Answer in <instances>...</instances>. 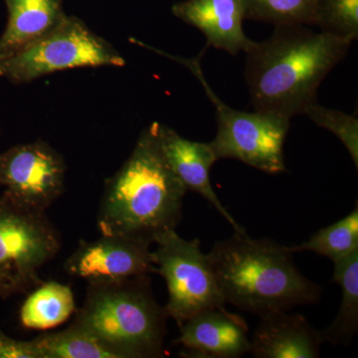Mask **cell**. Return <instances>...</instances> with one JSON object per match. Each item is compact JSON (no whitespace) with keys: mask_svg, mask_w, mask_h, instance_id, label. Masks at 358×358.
I'll list each match as a JSON object with an SVG mask.
<instances>
[{"mask_svg":"<svg viewBox=\"0 0 358 358\" xmlns=\"http://www.w3.org/2000/svg\"><path fill=\"white\" fill-rule=\"evenodd\" d=\"M352 44L303 24L278 25L270 38L255 42L246 52L245 78L254 109L289 120L303 115Z\"/></svg>","mask_w":358,"mask_h":358,"instance_id":"6da1fadb","label":"cell"},{"mask_svg":"<svg viewBox=\"0 0 358 358\" xmlns=\"http://www.w3.org/2000/svg\"><path fill=\"white\" fill-rule=\"evenodd\" d=\"M186 192L160 150L152 122L124 166L106 182L99 230L152 244L157 234L178 225Z\"/></svg>","mask_w":358,"mask_h":358,"instance_id":"7a4b0ae2","label":"cell"},{"mask_svg":"<svg viewBox=\"0 0 358 358\" xmlns=\"http://www.w3.org/2000/svg\"><path fill=\"white\" fill-rule=\"evenodd\" d=\"M226 303L261 315L317 303L322 287L305 277L293 253L270 239L246 232L216 242L206 254Z\"/></svg>","mask_w":358,"mask_h":358,"instance_id":"3957f363","label":"cell"},{"mask_svg":"<svg viewBox=\"0 0 358 358\" xmlns=\"http://www.w3.org/2000/svg\"><path fill=\"white\" fill-rule=\"evenodd\" d=\"M150 282L145 275L117 284L90 286L75 322L122 358L162 357L167 315L155 300Z\"/></svg>","mask_w":358,"mask_h":358,"instance_id":"277c9868","label":"cell"},{"mask_svg":"<svg viewBox=\"0 0 358 358\" xmlns=\"http://www.w3.org/2000/svg\"><path fill=\"white\" fill-rule=\"evenodd\" d=\"M185 65L203 86L217 115L218 129L210 147L217 159H234L263 173L275 174L286 171L284 145L291 120L268 113H247L224 103L207 83L202 71L203 51L192 59L171 57Z\"/></svg>","mask_w":358,"mask_h":358,"instance_id":"5b68a950","label":"cell"},{"mask_svg":"<svg viewBox=\"0 0 358 358\" xmlns=\"http://www.w3.org/2000/svg\"><path fill=\"white\" fill-rule=\"evenodd\" d=\"M114 47L76 16L66 15L57 27L8 57L0 59V78L15 84L56 71L83 67H124Z\"/></svg>","mask_w":358,"mask_h":358,"instance_id":"8992f818","label":"cell"},{"mask_svg":"<svg viewBox=\"0 0 358 358\" xmlns=\"http://www.w3.org/2000/svg\"><path fill=\"white\" fill-rule=\"evenodd\" d=\"M152 251L155 273L166 282L169 301L164 310L178 327L209 308L225 307L206 254L199 239L185 240L176 229L155 237Z\"/></svg>","mask_w":358,"mask_h":358,"instance_id":"52a82bcc","label":"cell"},{"mask_svg":"<svg viewBox=\"0 0 358 358\" xmlns=\"http://www.w3.org/2000/svg\"><path fill=\"white\" fill-rule=\"evenodd\" d=\"M60 235L45 211L3 195L0 199V282L6 291L39 284V270L60 250Z\"/></svg>","mask_w":358,"mask_h":358,"instance_id":"ba28073f","label":"cell"},{"mask_svg":"<svg viewBox=\"0 0 358 358\" xmlns=\"http://www.w3.org/2000/svg\"><path fill=\"white\" fill-rule=\"evenodd\" d=\"M66 164L59 152L38 141L0 154V185L7 196L45 211L64 190Z\"/></svg>","mask_w":358,"mask_h":358,"instance_id":"9c48e42d","label":"cell"},{"mask_svg":"<svg viewBox=\"0 0 358 358\" xmlns=\"http://www.w3.org/2000/svg\"><path fill=\"white\" fill-rule=\"evenodd\" d=\"M65 270L90 286L117 284L155 273L150 244L117 235L82 241L65 263Z\"/></svg>","mask_w":358,"mask_h":358,"instance_id":"30bf717a","label":"cell"},{"mask_svg":"<svg viewBox=\"0 0 358 358\" xmlns=\"http://www.w3.org/2000/svg\"><path fill=\"white\" fill-rule=\"evenodd\" d=\"M179 329L176 343L186 357L238 358L251 350L246 322L225 307L197 313Z\"/></svg>","mask_w":358,"mask_h":358,"instance_id":"8fae6325","label":"cell"},{"mask_svg":"<svg viewBox=\"0 0 358 358\" xmlns=\"http://www.w3.org/2000/svg\"><path fill=\"white\" fill-rule=\"evenodd\" d=\"M155 134L162 154L186 190L199 193L220 213L237 233L245 229L221 203L211 185L210 171L217 157L210 143L186 140L174 129L155 122Z\"/></svg>","mask_w":358,"mask_h":358,"instance_id":"7c38bea8","label":"cell"},{"mask_svg":"<svg viewBox=\"0 0 358 358\" xmlns=\"http://www.w3.org/2000/svg\"><path fill=\"white\" fill-rule=\"evenodd\" d=\"M250 353L257 358H315L324 343L303 315L278 310L261 315Z\"/></svg>","mask_w":358,"mask_h":358,"instance_id":"4fadbf2b","label":"cell"},{"mask_svg":"<svg viewBox=\"0 0 358 358\" xmlns=\"http://www.w3.org/2000/svg\"><path fill=\"white\" fill-rule=\"evenodd\" d=\"M173 13L203 33L207 46L231 55L247 52L255 43L243 30L245 13L241 0H186L173 6Z\"/></svg>","mask_w":358,"mask_h":358,"instance_id":"5bb4252c","label":"cell"},{"mask_svg":"<svg viewBox=\"0 0 358 358\" xmlns=\"http://www.w3.org/2000/svg\"><path fill=\"white\" fill-rule=\"evenodd\" d=\"M8 21L0 37V59L8 57L51 32L67 14L62 0H4Z\"/></svg>","mask_w":358,"mask_h":358,"instance_id":"9a60e30c","label":"cell"},{"mask_svg":"<svg viewBox=\"0 0 358 358\" xmlns=\"http://www.w3.org/2000/svg\"><path fill=\"white\" fill-rule=\"evenodd\" d=\"M333 280L343 296L338 315L322 331V338L334 345H348L358 331V250L334 262Z\"/></svg>","mask_w":358,"mask_h":358,"instance_id":"2e32d148","label":"cell"},{"mask_svg":"<svg viewBox=\"0 0 358 358\" xmlns=\"http://www.w3.org/2000/svg\"><path fill=\"white\" fill-rule=\"evenodd\" d=\"M31 341L39 358H122L117 350L76 322L60 333L43 334Z\"/></svg>","mask_w":358,"mask_h":358,"instance_id":"e0dca14e","label":"cell"},{"mask_svg":"<svg viewBox=\"0 0 358 358\" xmlns=\"http://www.w3.org/2000/svg\"><path fill=\"white\" fill-rule=\"evenodd\" d=\"M74 312V294L69 287L49 282L28 296L20 320L27 329L45 331L63 324Z\"/></svg>","mask_w":358,"mask_h":358,"instance_id":"ac0fdd59","label":"cell"},{"mask_svg":"<svg viewBox=\"0 0 358 358\" xmlns=\"http://www.w3.org/2000/svg\"><path fill=\"white\" fill-rule=\"evenodd\" d=\"M292 253L313 252L327 257L333 262L350 255L358 250L357 204L348 216L322 228L300 245L289 247Z\"/></svg>","mask_w":358,"mask_h":358,"instance_id":"d6986e66","label":"cell"},{"mask_svg":"<svg viewBox=\"0 0 358 358\" xmlns=\"http://www.w3.org/2000/svg\"><path fill=\"white\" fill-rule=\"evenodd\" d=\"M245 17L275 25L313 24L320 0H241Z\"/></svg>","mask_w":358,"mask_h":358,"instance_id":"ffe728a7","label":"cell"},{"mask_svg":"<svg viewBox=\"0 0 358 358\" xmlns=\"http://www.w3.org/2000/svg\"><path fill=\"white\" fill-rule=\"evenodd\" d=\"M313 24L324 32L355 41L358 37V0H320Z\"/></svg>","mask_w":358,"mask_h":358,"instance_id":"44dd1931","label":"cell"},{"mask_svg":"<svg viewBox=\"0 0 358 358\" xmlns=\"http://www.w3.org/2000/svg\"><path fill=\"white\" fill-rule=\"evenodd\" d=\"M303 114L315 124L333 133L343 143L352 157L355 167H358V120L355 115L341 110L327 109L317 102L310 103Z\"/></svg>","mask_w":358,"mask_h":358,"instance_id":"7402d4cb","label":"cell"},{"mask_svg":"<svg viewBox=\"0 0 358 358\" xmlns=\"http://www.w3.org/2000/svg\"><path fill=\"white\" fill-rule=\"evenodd\" d=\"M0 358H39L32 341H18L0 333Z\"/></svg>","mask_w":358,"mask_h":358,"instance_id":"603a6c76","label":"cell"},{"mask_svg":"<svg viewBox=\"0 0 358 358\" xmlns=\"http://www.w3.org/2000/svg\"><path fill=\"white\" fill-rule=\"evenodd\" d=\"M6 291V287L3 286L1 282H0V292Z\"/></svg>","mask_w":358,"mask_h":358,"instance_id":"cb8c5ba5","label":"cell"}]
</instances>
